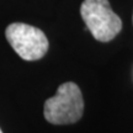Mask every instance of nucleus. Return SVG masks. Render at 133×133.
<instances>
[{
	"instance_id": "obj_1",
	"label": "nucleus",
	"mask_w": 133,
	"mask_h": 133,
	"mask_svg": "<svg viewBox=\"0 0 133 133\" xmlns=\"http://www.w3.org/2000/svg\"><path fill=\"white\" fill-rule=\"evenodd\" d=\"M84 112V100L75 83H64L57 94L46 100L43 115L52 124H71L78 122Z\"/></svg>"
},
{
	"instance_id": "obj_2",
	"label": "nucleus",
	"mask_w": 133,
	"mask_h": 133,
	"mask_svg": "<svg viewBox=\"0 0 133 133\" xmlns=\"http://www.w3.org/2000/svg\"><path fill=\"white\" fill-rule=\"evenodd\" d=\"M80 15L92 37L100 42L112 41L122 30V21L109 0H84Z\"/></svg>"
},
{
	"instance_id": "obj_3",
	"label": "nucleus",
	"mask_w": 133,
	"mask_h": 133,
	"mask_svg": "<svg viewBox=\"0 0 133 133\" xmlns=\"http://www.w3.org/2000/svg\"><path fill=\"white\" fill-rule=\"evenodd\" d=\"M5 36L10 46L24 61H38L48 51V39L42 30L22 22H14L6 27Z\"/></svg>"
},
{
	"instance_id": "obj_4",
	"label": "nucleus",
	"mask_w": 133,
	"mask_h": 133,
	"mask_svg": "<svg viewBox=\"0 0 133 133\" xmlns=\"http://www.w3.org/2000/svg\"><path fill=\"white\" fill-rule=\"evenodd\" d=\"M0 133H3V131H1V129H0Z\"/></svg>"
},
{
	"instance_id": "obj_5",
	"label": "nucleus",
	"mask_w": 133,
	"mask_h": 133,
	"mask_svg": "<svg viewBox=\"0 0 133 133\" xmlns=\"http://www.w3.org/2000/svg\"><path fill=\"white\" fill-rule=\"evenodd\" d=\"M132 21H133V19H132Z\"/></svg>"
}]
</instances>
